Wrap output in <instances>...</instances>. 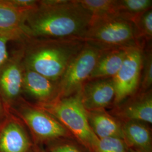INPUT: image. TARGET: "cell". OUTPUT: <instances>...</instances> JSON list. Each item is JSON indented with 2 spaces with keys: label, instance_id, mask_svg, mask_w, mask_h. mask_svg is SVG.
<instances>
[{
  "label": "cell",
  "instance_id": "obj_1",
  "mask_svg": "<svg viewBox=\"0 0 152 152\" xmlns=\"http://www.w3.org/2000/svg\"><path fill=\"white\" fill-rule=\"evenodd\" d=\"M92 19L77 0L38 1V5L26 13L24 32L29 39H81Z\"/></svg>",
  "mask_w": 152,
  "mask_h": 152
},
{
  "label": "cell",
  "instance_id": "obj_2",
  "mask_svg": "<svg viewBox=\"0 0 152 152\" xmlns=\"http://www.w3.org/2000/svg\"><path fill=\"white\" fill-rule=\"evenodd\" d=\"M24 49V66L58 82L85 42L80 38H31Z\"/></svg>",
  "mask_w": 152,
  "mask_h": 152
},
{
  "label": "cell",
  "instance_id": "obj_3",
  "mask_svg": "<svg viewBox=\"0 0 152 152\" xmlns=\"http://www.w3.org/2000/svg\"><path fill=\"white\" fill-rule=\"evenodd\" d=\"M81 39L102 51L134 47L144 48L137 38L134 23L118 15L92 18Z\"/></svg>",
  "mask_w": 152,
  "mask_h": 152
},
{
  "label": "cell",
  "instance_id": "obj_4",
  "mask_svg": "<svg viewBox=\"0 0 152 152\" xmlns=\"http://www.w3.org/2000/svg\"><path fill=\"white\" fill-rule=\"evenodd\" d=\"M59 121L90 152H93L99 139L90 126L87 111L81 100L80 91L66 98L37 105Z\"/></svg>",
  "mask_w": 152,
  "mask_h": 152
},
{
  "label": "cell",
  "instance_id": "obj_5",
  "mask_svg": "<svg viewBox=\"0 0 152 152\" xmlns=\"http://www.w3.org/2000/svg\"><path fill=\"white\" fill-rule=\"evenodd\" d=\"M102 51L85 42L83 48L68 65L58 82L57 99L68 97L81 91L83 85L89 80Z\"/></svg>",
  "mask_w": 152,
  "mask_h": 152
},
{
  "label": "cell",
  "instance_id": "obj_6",
  "mask_svg": "<svg viewBox=\"0 0 152 152\" xmlns=\"http://www.w3.org/2000/svg\"><path fill=\"white\" fill-rule=\"evenodd\" d=\"M19 115L39 141H53L72 136L59 121L37 106L23 105L19 110Z\"/></svg>",
  "mask_w": 152,
  "mask_h": 152
},
{
  "label": "cell",
  "instance_id": "obj_7",
  "mask_svg": "<svg viewBox=\"0 0 152 152\" xmlns=\"http://www.w3.org/2000/svg\"><path fill=\"white\" fill-rule=\"evenodd\" d=\"M142 49L139 47L129 49L121 68L113 77L115 87L114 105L138 91L141 78Z\"/></svg>",
  "mask_w": 152,
  "mask_h": 152
},
{
  "label": "cell",
  "instance_id": "obj_8",
  "mask_svg": "<svg viewBox=\"0 0 152 152\" xmlns=\"http://www.w3.org/2000/svg\"><path fill=\"white\" fill-rule=\"evenodd\" d=\"M24 49L18 51L0 66V98L7 104L14 102L22 92Z\"/></svg>",
  "mask_w": 152,
  "mask_h": 152
},
{
  "label": "cell",
  "instance_id": "obj_9",
  "mask_svg": "<svg viewBox=\"0 0 152 152\" xmlns=\"http://www.w3.org/2000/svg\"><path fill=\"white\" fill-rule=\"evenodd\" d=\"M80 96L86 111L105 109L114 102L115 87L113 78L88 80L82 87Z\"/></svg>",
  "mask_w": 152,
  "mask_h": 152
},
{
  "label": "cell",
  "instance_id": "obj_10",
  "mask_svg": "<svg viewBox=\"0 0 152 152\" xmlns=\"http://www.w3.org/2000/svg\"><path fill=\"white\" fill-rule=\"evenodd\" d=\"M115 106L114 113L118 120L152 124V89L144 92L137 91Z\"/></svg>",
  "mask_w": 152,
  "mask_h": 152
},
{
  "label": "cell",
  "instance_id": "obj_11",
  "mask_svg": "<svg viewBox=\"0 0 152 152\" xmlns=\"http://www.w3.org/2000/svg\"><path fill=\"white\" fill-rule=\"evenodd\" d=\"M22 92L37 101L38 105L48 103L58 98V85L24 66Z\"/></svg>",
  "mask_w": 152,
  "mask_h": 152
},
{
  "label": "cell",
  "instance_id": "obj_12",
  "mask_svg": "<svg viewBox=\"0 0 152 152\" xmlns=\"http://www.w3.org/2000/svg\"><path fill=\"white\" fill-rule=\"evenodd\" d=\"M27 11L14 7L5 0H0V36L10 41L28 40L24 28Z\"/></svg>",
  "mask_w": 152,
  "mask_h": 152
},
{
  "label": "cell",
  "instance_id": "obj_13",
  "mask_svg": "<svg viewBox=\"0 0 152 152\" xmlns=\"http://www.w3.org/2000/svg\"><path fill=\"white\" fill-rule=\"evenodd\" d=\"M31 147L27 133L18 121L10 118L0 129V152H29Z\"/></svg>",
  "mask_w": 152,
  "mask_h": 152
},
{
  "label": "cell",
  "instance_id": "obj_14",
  "mask_svg": "<svg viewBox=\"0 0 152 152\" xmlns=\"http://www.w3.org/2000/svg\"><path fill=\"white\" fill-rule=\"evenodd\" d=\"M90 126L99 139L109 137L123 139L122 122L105 109L87 111Z\"/></svg>",
  "mask_w": 152,
  "mask_h": 152
},
{
  "label": "cell",
  "instance_id": "obj_15",
  "mask_svg": "<svg viewBox=\"0 0 152 152\" xmlns=\"http://www.w3.org/2000/svg\"><path fill=\"white\" fill-rule=\"evenodd\" d=\"M129 49L118 48L102 51L89 80L114 77L123 64Z\"/></svg>",
  "mask_w": 152,
  "mask_h": 152
},
{
  "label": "cell",
  "instance_id": "obj_16",
  "mask_svg": "<svg viewBox=\"0 0 152 152\" xmlns=\"http://www.w3.org/2000/svg\"><path fill=\"white\" fill-rule=\"evenodd\" d=\"M123 139L135 152H152L151 132L147 124L139 121L122 122Z\"/></svg>",
  "mask_w": 152,
  "mask_h": 152
},
{
  "label": "cell",
  "instance_id": "obj_17",
  "mask_svg": "<svg viewBox=\"0 0 152 152\" xmlns=\"http://www.w3.org/2000/svg\"><path fill=\"white\" fill-rule=\"evenodd\" d=\"M152 0H118L117 15L131 22L152 9Z\"/></svg>",
  "mask_w": 152,
  "mask_h": 152
},
{
  "label": "cell",
  "instance_id": "obj_18",
  "mask_svg": "<svg viewBox=\"0 0 152 152\" xmlns=\"http://www.w3.org/2000/svg\"><path fill=\"white\" fill-rule=\"evenodd\" d=\"M77 1L91 14L92 18L118 15V0H77Z\"/></svg>",
  "mask_w": 152,
  "mask_h": 152
},
{
  "label": "cell",
  "instance_id": "obj_19",
  "mask_svg": "<svg viewBox=\"0 0 152 152\" xmlns=\"http://www.w3.org/2000/svg\"><path fill=\"white\" fill-rule=\"evenodd\" d=\"M136 36L142 47L145 42L151 43L152 38V10L150 9L136 18L133 22Z\"/></svg>",
  "mask_w": 152,
  "mask_h": 152
},
{
  "label": "cell",
  "instance_id": "obj_20",
  "mask_svg": "<svg viewBox=\"0 0 152 152\" xmlns=\"http://www.w3.org/2000/svg\"><path fill=\"white\" fill-rule=\"evenodd\" d=\"M152 51L151 43L142 49V60L139 91L144 92L152 89Z\"/></svg>",
  "mask_w": 152,
  "mask_h": 152
},
{
  "label": "cell",
  "instance_id": "obj_21",
  "mask_svg": "<svg viewBox=\"0 0 152 152\" xmlns=\"http://www.w3.org/2000/svg\"><path fill=\"white\" fill-rule=\"evenodd\" d=\"M123 139L109 137L99 139L93 152H129Z\"/></svg>",
  "mask_w": 152,
  "mask_h": 152
},
{
  "label": "cell",
  "instance_id": "obj_22",
  "mask_svg": "<svg viewBox=\"0 0 152 152\" xmlns=\"http://www.w3.org/2000/svg\"><path fill=\"white\" fill-rule=\"evenodd\" d=\"M50 152H82L80 148L69 142L56 144L50 148Z\"/></svg>",
  "mask_w": 152,
  "mask_h": 152
},
{
  "label": "cell",
  "instance_id": "obj_23",
  "mask_svg": "<svg viewBox=\"0 0 152 152\" xmlns=\"http://www.w3.org/2000/svg\"><path fill=\"white\" fill-rule=\"evenodd\" d=\"M10 40L8 38L0 36V66L9 58L7 49V43Z\"/></svg>",
  "mask_w": 152,
  "mask_h": 152
},
{
  "label": "cell",
  "instance_id": "obj_24",
  "mask_svg": "<svg viewBox=\"0 0 152 152\" xmlns=\"http://www.w3.org/2000/svg\"><path fill=\"white\" fill-rule=\"evenodd\" d=\"M4 110L2 106V104L1 102V98H0V121L4 117Z\"/></svg>",
  "mask_w": 152,
  "mask_h": 152
},
{
  "label": "cell",
  "instance_id": "obj_25",
  "mask_svg": "<svg viewBox=\"0 0 152 152\" xmlns=\"http://www.w3.org/2000/svg\"><path fill=\"white\" fill-rule=\"evenodd\" d=\"M31 152H46L44 150L39 148H35Z\"/></svg>",
  "mask_w": 152,
  "mask_h": 152
},
{
  "label": "cell",
  "instance_id": "obj_26",
  "mask_svg": "<svg viewBox=\"0 0 152 152\" xmlns=\"http://www.w3.org/2000/svg\"><path fill=\"white\" fill-rule=\"evenodd\" d=\"M130 152H131V151Z\"/></svg>",
  "mask_w": 152,
  "mask_h": 152
}]
</instances>
